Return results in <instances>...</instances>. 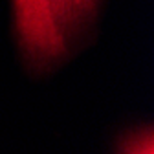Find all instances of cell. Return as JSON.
Masks as SVG:
<instances>
[{"label": "cell", "instance_id": "6da1fadb", "mask_svg": "<svg viewBox=\"0 0 154 154\" xmlns=\"http://www.w3.org/2000/svg\"><path fill=\"white\" fill-rule=\"evenodd\" d=\"M18 46L33 68H46L64 57L83 24L75 0H13Z\"/></svg>", "mask_w": 154, "mask_h": 154}, {"label": "cell", "instance_id": "7a4b0ae2", "mask_svg": "<svg viewBox=\"0 0 154 154\" xmlns=\"http://www.w3.org/2000/svg\"><path fill=\"white\" fill-rule=\"evenodd\" d=\"M118 154H154V132L150 125L128 132L119 143Z\"/></svg>", "mask_w": 154, "mask_h": 154}, {"label": "cell", "instance_id": "3957f363", "mask_svg": "<svg viewBox=\"0 0 154 154\" xmlns=\"http://www.w3.org/2000/svg\"><path fill=\"white\" fill-rule=\"evenodd\" d=\"M77 2V13H79V20L81 24H85L88 18L97 11V6L101 0H75Z\"/></svg>", "mask_w": 154, "mask_h": 154}]
</instances>
